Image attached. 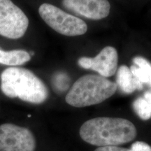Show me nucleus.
<instances>
[{
    "instance_id": "423d86ee",
    "label": "nucleus",
    "mask_w": 151,
    "mask_h": 151,
    "mask_svg": "<svg viewBox=\"0 0 151 151\" xmlns=\"http://www.w3.org/2000/svg\"><path fill=\"white\" fill-rule=\"evenodd\" d=\"M36 139L27 128L11 123L0 125V151H35Z\"/></svg>"
},
{
    "instance_id": "f03ea898",
    "label": "nucleus",
    "mask_w": 151,
    "mask_h": 151,
    "mask_svg": "<svg viewBox=\"0 0 151 151\" xmlns=\"http://www.w3.org/2000/svg\"><path fill=\"white\" fill-rule=\"evenodd\" d=\"M0 78L1 92L9 98L39 104L48 97V90L44 83L25 68H7L2 71Z\"/></svg>"
},
{
    "instance_id": "39448f33",
    "label": "nucleus",
    "mask_w": 151,
    "mask_h": 151,
    "mask_svg": "<svg viewBox=\"0 0 151 151\" xmlns=\"http://www.w3.org/2000/svg\"><path fill=\"white\" fill-rule=\"evenodd\" d=\"M29 26L24 13L11 0H0V35L11 39L23 37Z\"/></svg>"
},
{
    "instance_id": "6e6552de",
    "label": "nucleus",
    "mask_w": 151,
    "mask_h": 151,
    "mask_svg": "<svg viewBox=\"0 0 151 151\" xmlns=\"http://www.w3.org/2000/svg\"><path fill=\"white\" fill-rule=\"evenodd\" d=\"M62 6L78 16L94 20L106 18L111 9L108 0H62Z\"/></svg>"
},
{
    "instance_id": "2eb2a0df",
    "label": "nucleus",
    "mask_w": 151,
    "mask_h": 151,
    "mask_svg": "<svg viewBox=\"0 0 151 151\" xmlns=\"http://www.w3.org/2000/svg\"><path fill=\"white\" fill-rule=\"evenodd\" d=\"M131 149L133 151H151V147L146 143L137 141L132 145Z\"/></svg>"
},
{
    "instance_id": "a211bd4d",
    "label": "nucleus",
    "mask_w": 151,
    "mask_h": 151,
    "mask_svg": "<svg viewBox=\"0 0 151 151\" xmlns=\"http://www.w3.org/2000/svg\"><path fill=\"white\" fill-rule=\"evenodd\" d=\"M29 55H30V56H31V55H35V52H34L33 51H31V52H29Z\"/></svg>"
},
{
    "instance_id": "0eeeda50",
    "label": "nucleus",
    "mask_w": 151,
    "mask_h": 151,
    "mask_svg": "<svg viewBox=\"0 0 151 151\" xmlns=\"http://www.w3.org/2000/svg\"><path fill=\"white\" fill-rule=\"evenodd\" d=\"M118 55L116 49L112 46H106L94 58L82 57L78 63L81 67L92 69L99 76L108 78L116 73L118 69Z\"/></svg>"
},
{
    "instance_id": "1a4fd4ad",
    "label": "nucleus",
    "mask_w": 151,
    "mask_h": 151,
    "mask_svg": "<svg viewBox=\"0 0 151 151\" xmlns=\"http://www.w3.org/2000/svg\"><path fill=\"white\" fill-rule=\"evenodd\" d=\"M31 60L29 53L24 50L4 51L0 48V64L10 67H18Z\"/></svg>"
},
{
    "instance_id": "ddd939ff",
    "label": "nucleus",
    "mask_w": 151,
    "mask_h": 151,
    "mask_svg": "<svg viewBox=\"0 0 151 151\" xmlns=\"http://www.w3.org/2000/svg\"><path fill=\"white\" fill-rule=\"evenodd\" d=\"M129 69L133 74L137 90H142L143 84L148 83V79L147 78L145 71L141 68L136 65H132Z\"/></svg>"
},
{
    "instance_id": "9d476101",
    "label": "nucleus",
    "mask_w": 151,
    "mask_h": 151,
    "mask_svg": "<svg viewBox=\"0 0 151 151\" xmlns=\"http://www.w3.org/2000/svg\"><path fill=\"white\" fill-rule=\"evenodd\" d=\"M116 83L124 93L132 94L137 90L133 74L129 67L126 65H121L117 71Z\"/></svg>"
},
{
    "instance_id": "7ed1b4c3",
    "label": "nucleus",
    "mask_w": 151,
    "mask_h": 151,
    "mask_svg": "<svg viewBox=\"0 0 151 151\" xmlns=\"http://www.w3.org/2000/svg\"><path fill=\"white\" fill-rule=\"evenodd\" d=\"M117 89L116 83L101 76L85 75L73 84L65 100L73 107L90 106L104 101L113 96Z\"/></svg>"
},
{
    "instance_id": "f8f14e48",
    "label": "nucleus",
    "mask_w": 151,
    "mask_h": 151,
    "mask_svg": "<svg viewBox=\"0 0 151 151\" xmlns=\"http://www.w3.org/2000/svg\"><path fill=\"white\" fill-rule=\"evenodd\" d=\"M70 78L69 76L63 72L56 73L52 78V84L54 88L59 92H64L69 87Z\"/></svg>"
},
{
    "instance_id": "dca6fc26",
    "label": "nucleus",
    "mask_w": 151,
    "mask_h": 151,
    "mask_svg": "<svg viewBox=\"0 0 151 151\" xmlns=\"http://www.w3.org/2000/svg\"><path fill=\"white\" fill-rule=\"evenodd\" d=\"M94 151H133L132 149L121 148L119 146H105L99 147Z\"/></svg>"
},
{
    "instance_id": "f3484780",
    "label": "nucleus",
    "mask_w": 151,
    "mask_h": 151,
    "mask_svg": "<svg viewBox=\"0 0 151 151\" xmlns=\"http://www.w3.org/2000/svg\"><path fill=\"white\" fill-rule=\"evenodd\" d=\"M143 98H144L150 104H151V92H145L144 95H143Z\"/></svg>"
},
{
    "instance_id": "20e7f679",
    "label": "nucleus",
    "mask_w": 151,
    "mask_h": 151,
    "mask_svg": "<svg viewBox=\"0 0 151 151\" xmlns=\"http://www.w3.org/2000/svg\"><path fill=\"white\" fill-rule=\"evenodd\" d=\"M39 13L49 27L62 35L76 37L84 35L88 31L86 22L50 4H41Z\"/></svg>"
},
{
    "instance_id": "f257e3e1",
    "label": "nucleus",
    "mask_w": 151,
    "mask_h": 151,
    "mask_svg": "<svg viewBox=\"0 0 151 151\" xmlns=\"http://www.w3.org/2000/svg\"><path fill=\"white\" fill-rule=\"evenodd\" d=\"M79 133L83 140L93 146H118L134 140L137 129L126 119L98 117L85 122Z\"/></svg>"
},
{
    "instance_id": "9b49d317",
    "label": "nucleus",
    "mask_w": 151,
    "mask_h": 151,
    "mask_svg": "<svg viewBox=\"0 0 151 151\" xmlns=\"http://www.w3.org/2000/svg\"><path fill=\"white\" fill-rule=\"evenodd\" d=\"M133 108L141 119L147 120L151 118V104L143 97H139L134 101Z\"/></svg>"
},
{
    "instance_id": "4468645a",
    "label": "nucleus",
    "mask_w": 151,
    "mask_h": 151,
    "mask_svg": "<svg viewBox=\"0 0 151 151\" xmlns=\"http://www.w3.org/2000/svg\"><path fill=\"white\" fill-rule=\"evenodd\" d=\"M133 62L134 65L141 68L146 73L148 79V85L151 87V63L144 58L140 56L135 57L133 58Z\"/></svg>"
}]
</instances>
